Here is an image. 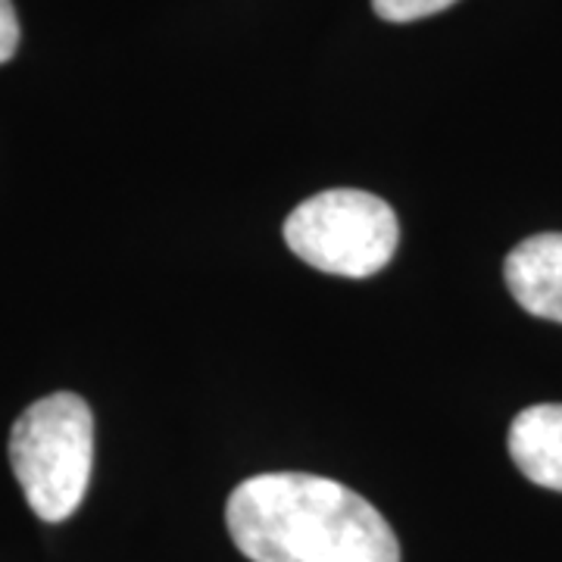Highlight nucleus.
<instances>
[{"label":"nucleus","instance_id":"nucleus-1","mask_svg":"<svg viewBox=\"0 0 562 562\" xmlns=\"http://www.w3.org/2000/svg\"><path fill=\"white\" fill-rule=\"evenodd\" d=\"M225 525L250 562H401V541L372 503L306 472H269L238 484Z\"/></svg>","mask_w":562,"mask_h":562},{"label":"nucleus","instance_id":"nucleus-2","mask_svg":"<svg viewBox=\"0 0 562 562\" xmlns=\"http://www.w3.org/2000/svg\"><path fill=\"white\" fill-rule=\"evenodd\" d=\"M10 465L32 513L66 522L85 501L94 469V416L79 394H50L10 431Z\"/></svg>","mask_w":562,"mask_h":562},{"label":"nucleus","instance_id":"nucleus-3","mask_svg":"<svg viewBox=\"0 0 562 562\" xmlns=\"http://www.w3.org/2000/svg\"><path fill=\"white\" fill-rule=\"evenodd\" d=\"M284 241L319 272L369 279L394 260L401 225L382 198L357 188H331L294 206L284 222Z\"/></svg>","mask_w":562,"mask_h":562},{"label":"nucleus","instance_id":"nucleus-4","mask_svg":"<svg viewBox=\"0 0 562 562\" xmlns=\"http://www.w3.org/2000/svg\"><path fill=\"white\" fill-rule=\"evenodd\" d=\"M503 276L509 294L525 313L562 322V232L535 235L513 247Z\"/></svg>","mask_w":562,"mask_h":562},{"label":"nucleus","instance_id":"nucleus-5","mask_svg":"<svg viewBox=\"0 0 562 562\" xmlns=\"http://www.w3.org/2000/svg\"><path fill=\"white\" fill-rule=\"evenodd\" d=\"M509 457L528 482L562 491V403H538L513 419Z\"/></svg>","mask_w":562,"mask_h":562},{"label":"nucleus","instance_id":"nucleus-6","mask_svg":"<svg viewBox=\"0 0 562 562\" xmlns=\"http://www.w3.org/2000/svg\"><path fill=\"white\" fill-rule=\"evenodd\" d=\"M457 0H372L375 13L384 22H413L425 20V16H435L447 7H453Z\"/></svg>","mask_w":562,"mask_h":562},{"label":"nucleus","instance_id":"nucleus-7","mask_svg":"<svg viewBox=\"0 0 562 562\" xmlns=\"http://www.w3.org/2000/svg\"><path fill=\"white\" fill-rule=\"evenodd\" d=\"M16 47H20V20L13 0H0V66L13 60Z\"/></svg>","mask_w":562,"mask_h":562}]
</instances>
